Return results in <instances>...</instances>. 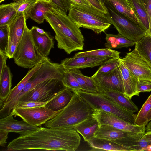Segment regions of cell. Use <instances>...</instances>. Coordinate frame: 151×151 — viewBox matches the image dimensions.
Returning a JSON list of instances; mask_svg holds the SVG:
<instances>
[{
    "label": "cell",
    "instance_id": "1",
    "mask_svg": "<svg viewBox=\"0 0 151 151\" xmlns=\"http://www.w3.org/2000/svg\"><path fill=\"white\" fill-rule=\"evenodd\" d=\"M81 137L74 129L41 127L24 134L9 143L8 151L42 150L74 151L78 147Z\"/></svg>",
    "mask_w": 151,
    "mask_h": 151
},
{
    "label": "cell",
    "instance_id": "2",
    "mask_svg": "<svg viewBox=\"0 0 151 151\" xmlns=\"http://www.w3.org/2000/svg\"><path fill=\"white\" fill-rule=\"evenodd\" d=\"M45 19L55 32L58 48L68 54L83 50L84 37L80 28L66 14L53 8L46 13Z\"/></svg>",
    "mask_w": 151,
    "mask_h": 151
},
{
    "label": "cell",
    "instance_id": "3",
    "mask_svg": "<svg viewBox=\"0 0 151 151\" xmlns=\"http://www.w3.org/2000/svg\"><path fill=\"white\" fill-rule=\"evenodd\" d=\"M68 104L52 119L44 124V127L69 129L92 117L94 109L80 96L73 92Z\"/></svg>",
    "mask_w": 151,
    "mask_h": 151
},
{
    "label": "cell",
    "instance_id": "4",
    "mask_svg": "<svg viewBox=\"0 0 151 151\" xmlns=\"http://www.w3.org/2000/svg\"><path fill=\"white\" fill-rule=\"evenodd\" d=\"M68 16L79 28L89 29L97 34L104 32L111 24L106 14L92 6L87 7L71 3Z\"/></svg>",
    "mask_w": 151,
    "mask_h": 151
},
{
    "label": "cell",
    "instance_id": "5",
    "mask_svg": "<svg viewBox=\"0 0 151 151\" xmlns=\"http://www.w3.org/2000/svg\"><path fill=\"white\" fill-rule=\"evenodd\" d=\"M73 91L77 94L94 110H100L111 113L135 125L137 114L122 107L103 93H92L82 90Z\"/></svg>",
    "mask_w": 151,
    "mask_h": 151
},
{
    "label": "cell",
    "instance_id": "6",
    "mask_svg": "<svg viewBox=\"0 0 151 151\" xmlns=\"http://www.w3.org/2000/svg\"><path fill=\"white\" fill-rule=\"evenodd\" d=\"M46 58L43 57L36 48L30 29L26 24L22 38L14 54L13 58L14 63L19 66L32 68L42 63Z\"/></svg>",
    "mask_w": 151,
    "mask_h": 151
},
{
    "label": "cell",
    "instance_id": "7",
    "mask_svg": "<svg viewBox=\"0 0 151 151\" xmlns=\"http://www.w3.org/2000/svg\"><path fill=\"white\" fill-rule=\"evenodd\" d=\"M104 1L109 12L106 15L118 33L135 42L146 34V32L140 26L117 12L106 0Z\"/></svg>",
    "mask_w": 151,
    "mask_h": 151
},
{
    "label": "cell",
    "instance_id": "8",
    "mask_svg": "<svg viewBox=\"0 0 151 151\" xmlns=\"http://www.w3.org/2000/svg\"><path fill=\"white\" fill-rule=\"evenodd\" d=\"M65 70L60 64L53 63L48 57L30 78L22 91L15 97L18 101L23 95L41 82L49 79L63 80Z\"/></svg>",
    "mask_w": 151,
    "mask_h": 151
},
{
    "label": "cell",
    "instance_id": "9",
    "mask_svg": "<svg viewBox=\"0 0 151 151\" xmlns=\"http://www.w3.org/2000/svg\"><path fill=\"white\" fill-rule=\"evenodd\" d=\"M62 81L54 79L45 80L23 95L18 101H48L65 88Z\"/></svg>",
    "mask_w": 151,
    "mask_h": 151
},
{
    "label": "cell",
    "instance_id": "10",
    "mask_svg": "<svg viewBox=\"0 0 151 151\" xmlns=\"http://www.w3.org/2000/svg\"><path fill=\"white\" fill-rule=\"evenodd\" d=\"M120 60L138 80L151 81V64L135 49Z\"/></svg>",
    "mask_w": 151,
    "mask_h": 151
},
{
    "label": "cell",
    "instance_id": "11",
    "mask_svg": "<svg viewBox=\"0 0 151 151\" xmlns=\"http://www.w3.org/2000/svg\"><path fill=\"white\" fill-rule=\"evenodd\" d=\"M61 111H54L44 106L18 108L12 110L11 113L13 116L20 117L31 125L38 127L52 119Z\"/></svg>",
    "mask_w": 151,
    "mask_h": 151
},
{
    "label": "cell",
    "instance_id": "12",
    "mask_svg": "<svg viewBox=\"0 0 151 151\" xmlns=\"http://www.w3.org/2000/svg\"><path fill=\"white\" fill-rule=\"evenodd\" d=\"M92 117L99 125H106L120 130L134 132H145L146 126L132 124L111 113L99 109L94 110Z\"/></svg>",
    "mask_w": 151,
    "mask_h": 151
},
{
    "label": "cell",
    "instance_id": "13",
    "mask_svg": "<svg viewBox=\"0 0 151 151\" xmlns=\"http://www.w3.org/2000/svg\"><path fill=\"white\" fill-rule=\"evenodd\" d=\"M29 17L24 12L17 13L8 25L9 44L6 54L13 58L14 53L23 35L27 19Z\"/></svg>",
    "mask_w": 151,
    "mask_h": 151
},
{
    "label": "cell",
    "instance_id": "14",
    "mask_svg": "<svg viewBox=\"0 0 151 151\" xmlns=\"http://www.w3.org/2000/svg\"><path fill=\"white\" fill-rule=\"evenodd\" d=\"M92 77L103 93L104 91L116 92L124 94L123 80L119 66L109 72L94 74Z\"/></svg>",
    "mask_w": 151,
    "mask_h": 151
},
{
    "label": "cell",
    "instance_id": "15",
    "mask_svg": "<svg viewBox=\"0 0 151 151\" xmlns=\"http://www.w3.org/2000/svg\"><path fill=\"white\" fill-rule=\"evenodd\" d=\"M111 58L90 56H73L63 60L60 64L65 70H68L101 65Z\"/></svg>",
    "mask_w": 151,
    "mask_h": 151
},
{
    "label": "cell",
    "instance_id": "16",
    "mask_svg": "<svg viewBox=\"0 0 151 151\" xmlns=\"http://www.w3.org/2000/svg\"><path fill=\"white\" fill-rule=\"evenodd\" d=\"M145 132H134L120 130L112 127L99 125L93 137L114 141L122 138L130 137L140 139Z\"/></svg>",
    "mask_w": 151,
    "mask_h": 151
},
{
    "label": "cell",
    "instance_id": "17",
    "mask_svg": "<svg viewBox=\"0 0 151 151\" xmlns=\"http://www.w3.org/2000/svg\"><path fill=\"white\" fill-rule=\"evenodd\" d=\"M10 113L8 115L0 119V129L9 132L18 133L22 135L39 129L38 126L31 125L24 120L18 121L14 119Z\"/></svg>",
    "mask_w": 151,
    "mask_h": 151
},
{
    "label": "cell",
    "instance_id": "18",
    "mask_svg": "<svg viewBox=\"0 0 151 151\" xmlns=\"http://www.w3.org/2000/svg\"><path fill=\"white\" fill-rule=\"evenodd\" d=\"M30 31L37 50L43 57H47L51 49L54 47V42L52 37L47 32L43 34L39 33L36 30L35 26H33Z\"/></svg>",
    "mask_w": 151,
    "mask_h": 151
},
{
    "label": "cell",
    "instance_id": "19",
    "mask_svg": "<svg viewBox=\"0 0 151 151\" xmlns=\"http://www.w3.org/2000/svg\"><path fill=\"white\" fill-rule=\"evenodd\" d=\"M119 66L123 80L124 95L130 99L134 96H139V93L138 91L137 86V79L126 67L120 58Z\"/></svg>",
    "mask_w": 151,
    "mask_h": 151
},
{
    "label": "cell",
    "instance_id": "20",
    "mask_svg": "<svg viewBox=\"0 0 151 151\" xmlns=\"http://www.w3.org/2000/svg\"><path fill=\"white\" fill-rule=\"evenodd\" d=\"M73 93L71 90L65 87L48 102L44 106L54 111H61L70 102Z\"/></svg>",
    "mask_w": 151,
    "mask_h": 151
},
{
    "label": "cell",
    "instance_id": "21",
    "mask_svg": "<svg viewBox=\"0 0 151 151\" xmlns=\"http://www.w3.org/2000/svg\"><path fill=\"white\" fill-rule=\"evenodd\" d=\"M106 0L117 12L141 27L139 20L129 0Z\"/></svg>",
    "mask_w": 151,
    "mask_h": 151
},
{
    "label": "cell",
    "instance_id": "22",
    "mask_svg": "<svg viewBox=\"0 0 151 151\" xmlns=\"http://www.w3.org/2000/svg\"><path fill=\"white\" fill-rule=\"evenodd\" d=\"M95 149L111 151H133L124 146L114 141L93 137L86 142Z\"/></svg>",
    "mask_w": 151,
    "mask_h": 151
},
{
    "label": "cell",
    "instance_id": "23",
    "mask_svg": "<svg viewBox=\"0 0 151 151\" xmlns=\"http://www.w3.org/2000/svg\"><path fill=\"white\" fill-rule=\"evenodd\" d=\"M54 8L50 3L37 1L25 13L29 18L37 23H43L46 13Z\"/></svg>",
    "mask_w": 151,
    "mask_h": 151
},
{
    "label": "cell",
    "instance_id": "24",
    "mask_svg": "<svg viewBox=\"0 0 151 151\" xmlns=\"http://www.w3.org/2000/svg\"><path fill=\"white\" fill-rule=\"evenodd\" d=\"M75 78L81 90L92 93H103L93 78L83 75L79 69L69 70Z\"/></svg>",
    "mask_w": 151,
    "mask_h": 151
},
{
    "label": "cell",
    "instance_id": "25",
    "mask_svg": "<svg viewBox=\"0 0 151 151\" xmlns=\"http://www.w3.org/2000/svg\"><path fill=\"white\" fill-rule=\"evenodd\" d=\"M106 42L105 46L109 48L120 49L132 47L135 42L118 33L117 34L106 33Z\"/></svg>",
    "mask_w": 151,
    "mask_h": 151
},
{
    "label": "cell",
    "instance_id": "26",
    "mask_svg": "<svg viewBox=\"0 0 151 151\" xmlns=\"http://www.w3.org/2000/svg\"><path fill=\"white\" fill-rule=\"evenodd\" d=\"M12 78L10 69L5 63L0 75V101L4 104L11 90Z\"/></svg>",
    "mask_w": 151,
    "mask_h": 151
},
{
    "label": "cell",
    "instance_id": "27",
    "mask_svg": "<svg viewBox=\"0 0 151 151\" xmlns=\"http://www.w3.org/2000/svg\"><path fill=\"white\" fill-rule=\"evenodd\" d=\"M99 127L97 121L92 117L80 123L74 129L87 142L93 137L94 134Z\"/></svg>",
    "mask_w": 151,
    "mask_h": 151
},
{
    "label": "cell",
    "instance_id": "28",
    "mask_svg": "<svg viewBox=\"0 0 151 151\" xmlns=\"http://www.w3.org/2000/svg\"><path fill=\"white\" fill-rule=\"evenodd\" d=\"M103 93L108 98L133 113L138 111L137 106L131 99L125 96L123 93L110 91H104Z\"/></svg>",
    "mask_w": 151,
    "mask_h": 151
},
{
    "label": "cell",
    "instance_id": "29",
    "mask_svg": "<svg viewBox=\"0 0 151 151\" xmlns=\"http://www.w3.org/2000/svg\"><path fill=\"white\" fill-rule=\"evenodd\" d=\"M115 142L132 149V151H146L150 144L143 137L140 139L127 137L118 139Z\"/></svg>",
    "mask_w": 151,
    "mask_h": 151
},
{
    "label": "cell",
    "instance_id": "30",
    "mask_svg": "<svg viewBox=\"0 0 151 151\" xmlns=\"http://www.w3.org/2000/svg\"><path fill=\"white\" fill-rule=\"evenodd\" d=\"M41 65L42 63H39L29 70L26 75L20 82L15 87L11 89L9 95L4 101L3 106L9 103L23 89L30 78L41 66Z\"/></svg>",
    "mask_w": 151,
    "mask_h": 151
},
{
    "label": "cell",
    "instance_id": "31",
    "mask_svg": "<svg viewBox=\"0 0 151 151\" xmlns=\"http://www.w3.org/2000/svg\"><path fill=\"white\" fill-rule=\"evenodd\" d=\"M135 45V49L151 64V35L147 33Z\"/></svg>",
    "mask_w": 151,
    "mask_h": 151
},
{
    "label": "cell",
    "instance_id": "32",
    "mask_svg": "<svg viewBox=\"0 0 151 151\" xmlns=\"http://www.w3.org/2000/svg\"><path fill=\"white\" fill-rule=\"evenodd\" d=\"M120 53V52L119 51L107 48L79 52L76 54L74 56H90L119 58Z\"/></svg>",
    "mask_w": 151,
    "mask_h": 151
},
{
    "label": "cell",
    "instance_id": "33",
    "mask_svg": "<svg viewBox=\"0 0 151 151\" xmlns=\"http://www.w3.org/2000/svg\"><path fill=\"white\" fill-rule=\"evenodd\" d=\"M14 5L11 3L0 6V26L8 25L17 14Z\"/></svg>",
    "mask_w": 151,
    "mask_h": 151
},
{
    "label": "cell",
    "instance_id": "34",
    "mask_svg": "<svg viewBox=\"0 0 151 151\" xmlns=\"http://www.w3.org/2000/svg\"><path fill=\"white\" fill-rule=\"evenodd\" d=\"M141 24V27L146 32L149 26V20L147 12L139 0H129Z\"/></svg>",
    "mask_w": 151,
    "mask_h": 151
},
{
    "label": "cell",
    "instance_id": "35",
    "mask_svg": "<svg viewBox=\"0 0 151 151\" xmlns=\"http://www.w3.org/2000/svg\"><path fill=\"white\" fill-rule=\"evenodd\" d=\"M151 109V94L149 96L139 111L135 121V124L146 126L148 123L147 116Z\"/></svg>",
    "mask_w": 151,
    "mask_h": 151
},
{
    "label": "cell",
    "instance_id": "36",
    "mask_svg": "<svg viewBox=\"0 0 151 151\" xmlns=\"http://www.w3.org/2000/svg\"><path fill=\"white\" fill-rule=\"evenodd\" d=\"M62 81L65 87L72 91L81 90V87L76 78L69 70H65Z\"/></svg>",
    "mask_w": 151,
    "mask_h": 151
},
{
    "label": "cell",
    "instance_id": "37",
    "mask_svg": "<svg viewBox=\"0 0 151 151\" xmlns=\"http://www.w3.org/2000/svg\"><path fill=\"white\" fill-rule=\"evenodd\" d=\"M120 58H111L102 65L95 74L105 73L112 71L119 65Z\"/></svg>",
    "mask_w": 151,
    "mask_h": 151
},
{
    "label": "cell",
    "instance_id": "38",
    "mask_svg": "<svg viewBox=\"0 0 151 151\" xmlns=\"http://www.w3.org/2000/svg\"><path fill=\"white\" fill-rule=\"evenodd\" d=\"M9 44L8 25L0 26V51L6 54Z\"/></svg>",
    "mask_w": 151,
    "mask_h": 151
},
{
    "label": "cell",
    "instance_id": "39",
    "mask_svg": "<svg viewBox=\"0 0 151 151\" xmlns=\"http://www.w3.org/2000/svg\"><path fill=\"white\" fill-rule=\"evenodd\" d=\"M37 1V0H23L14 2L18 13H26Z\"/></svg>",
    "mask_w": 151,
    "mask_h": 151
},
{
    "label": "cell",
    "instance_id": "40",
    "mask_svg": "<svg viewBox=\"0 0 151 151\" xmlns=\"http://www.w3.org/2000/svg\"><path fill=\"white\" fill-rule=\"evenodd\" d=\"M50 3L54 8L67 14L70 8L71 2L70 0H51Z\"/></svg>",
    "mask_w": 151,
    "mask_h": 151
},
{
    "label": "cell",
    "instance_id": "41",
    "mask_svg": "<svg viewBox=\"0 0 151 151\" xmlns=\"http://www.w3.org/2000/svg\"><path fill=\"white\" fill-rule=\"evenodd\" d=\"M49 101L46 102L34 101H18L13 110L18 108H26L44 106Z\"/></svg>",
    "mask_w": 151,
    "mask_h": 151
},
{
    "label": "cell",
    "instance_id": "42",
    "mask_svg": "<svg viewBox=\"0 0 151 151\" xmlns=\"http://www.w3.org/2000/svg\"><path fill=\"white\" fill-rule=\"evenodd\" d=\"M137 89L138 92H149L151 91V81L141 80H138L137 82Z\"/></svg>",
    "mask_w": 151,
    "mask_h": 151
},
{
    "label": "cell",
    "instance_id": "43",
    "mask_svg": "<svg viewBox=\"0 0 151 151\" xmlns=\"http://www.w3.org/2000/svg\"><path fill=\"white\" fill-rule=\"evenodd\" d=\"M145 9L149 20L151 16V0H139Z\"/></svg>",
    "mask_w": 151,
    "mask_h": 151
},
{
    "label": "cell",
    "instance_id": "44",
    "mask_svg": "<svg viewBox=\"0 0 151 151\" xmlns=\"http://www.w3.org/2000/svg\"><path fill=\"white\" fill-rule=\"evenodd\" d=\"M9 132L4 130L0 129V146L4 147L7 143Z\"/></svg>",
    "mask_w": 151,
    "mask_h": 151
},
{
    "label": "cell",
    "instance_id": "45",
    "mask_svg": "<svg viewBox=\"0 0 151 151\" xmlns=\"http://www.w3.org/2000/svg\"><path fill=\"white\" fill-rule=\"evenodd\" d=\"M8 58L6 53L0 51V75L1 73L4 65L6 63V60Z\"/></svg>",
    "mask_w": 151,
    "mask_h": 151
},
{
    "label": "cell",
    "instance_id": "46",
    "mask_svg": "<svg viewBox=\"0 0 151 151\" xmlns=\"http://www.w3.org/2000/svg\"><path fill=\"white\" fill-rule=\"evenodd\" d=\"M70 1L71 3L80 6L87 7H89L92 6L87 0H70Z\"/></svg>",
    "mask_w": 151,
    "mask_h": 151
},
{
    "label": "cell",
    "instance_id": "47",
    "mask_svg": "<svg viewBox=\"0 0 151 151\" xmlns=\"http://www.w3.org/2000/svg\"><path fill=\"white\" fill-rule=\"evenodd\" d=\"M143 137L151 145V131L146 132L144 134Z\"/></svg>",
    "mask_w": 151,
    "mask_h": 151
},
{
    "label": "cell",
    "instance_id": "48",
    "mask_svg": "<svg viewBox=\"0 0 151 151\" xmlns=\"http://www.w3.org/2000/svg\"><path fill=\"white\" fill-rule=\"evenodd\" d=\"M145 130L146 132L151 131V120L147 124Z\"/></svg>",
    "mask_w": 151,
    "mask_h": 151
},
{
    "label": "cell",
    "instance_id": "49",
    "mask_svg": "<svg viewBox=\"0 0 151 151\" xmlns=\"http://www.w3.org/2000/svg\"><path fill=\"white\" fill-rule=\"evenodd\" d=\"M146 32L147 33L151 35V16L149 20V28L147 31Z\"/></svg>",
    "mask_w": 151,
    "mask_h": 151
},
{
    "label": "cell",
    "instance_id": "50",
    "mask_svg": "<svg viewBox=\"0 0 151 151\" xmlns=\"http://www.w3.org/2000/svg\"><path fill=\"white\" fill-rule=\"evenodd\" d=\"M36 29L37 31L39 33L43 34L46 32L43 29L37 27L36 26Z\"/></svg>",
    "mask_w": 151,
    "mask_h": 151
},
{
    "label": "cell",
    "instance_id": "51",
    "mask_svg": "<svg viewBox=\"0 0 151 151\" xmlns=\"http://www.w3.org/2000/svg\"><path fill=\"white\" fill-rule=\"evenodd\" d=\"M147 118L148 122L151 120V109L147 116Z\"/></svg>",
    "mask_w": 151,
    "mask_h": 151
},
{
    "label": "cell",
    "instance_id": "52",
    "mask_svg": "<svg viewBox=\"0 0 151 151\" xmlns=\"http://www.w3.org/2000/svg\"><path fill=\"white\" fill-rule=\"evenodd\" d=\"M51 0H37V1H42L49 3H50L51 2Z\"/></svg>",
    "mask_w": 151,
    "mask_h": 151
},
{
    "label": "cell",
    "instance_id": "53",
    "mask_svg": "<svg viewBox=\"0 0 151 151\" xmlns=\"http://www.w3.org/2000/svg\"><path fill=\"white\" fill-rule=\"evenodd\" d=\"M13 0L14 1H21V0Z\"/></svg>",
    "mask_w": 151,
    "mask_h": 151
},
{
    "label": "cell",
    "instance_id": "54",
    "mask_svg": "<svg viewBox=\"0 0 151 151\" xmlns=\"http://www.w3.org/2000/svg\"><path fill=\"white\" fill-rule=\"evenodd\" d=\"M5 0H0V2L1 3L3 1H4Z\"/></svg>",
    "mask_w": 151,
    "mask_h": 151
}]
</instances>
